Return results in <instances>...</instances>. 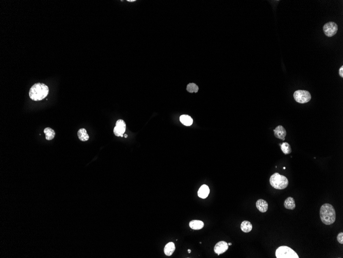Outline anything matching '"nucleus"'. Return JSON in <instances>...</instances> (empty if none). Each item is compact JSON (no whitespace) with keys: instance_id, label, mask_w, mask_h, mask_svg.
<instances>
[{"instance_id":"1","label":"nucleus","mask_w":343,"mask_h":258,"mask_svg":"<svg viewBox=\"0 0 343 258\" xmlns=\"http://www.w3.org/2000/svg\"><path fill=\"white\" fill-rule=\"evenodd\" d=\"M49 93V88L45 84L38 82L30 88L29 96L33 101H40L45 98Z\"/></svg>"},{"instance_id":"2","label":"nucleus","mask_w":343,"mask_h":258,"mask_svg":"<svg viewBox=\"0 0 343 258\" xmlns=\"http://www.w3.org/2000/svg\"><path fill=\"white\" fill-rule=\"evenodd\" d=\"M320 217L322 222L325 225H331L336 220V212L332 204H324L320 208Z\"/></svg>"},{"instance_id":"3","label":"nucleus","mask_w":343,"mask_h":258,"mask_svg":"<svg viewBox=\"0 0 343 258\" xmlns=\"http://www.w3.org/2000/svg\"><path fill=\"white\" fill-rule=\"evenodd\" d=\"M270 183L274 189L283 190L288 187L289 181L286 177L278 173H276L270 177Z\"/></svg>"},{"instance_id":"4","label":"nucleus","mask_w":343,"mask_h":258,"mask_svg":"<svg viewBox=\"0 0 343 258\" xmlns=\"http://www.w3.org/2000/svg\"><path fill=\"white\" fill-rule=\"evenodd\" d=\"M276 256L277 258H299L296 252L287 246L279 247L276 250Z\"/></svg>"},{"instance_id":"5","label":"nucleus","mask_w":343,"mask_h":258,"mask_svg":"<svg viewBox=\"0 0 343 258\" xmlns=\"http://www.w3.org/2000/svg\"><path fill=\"white\" fill-rule=\"evenodd\" d=\"M293 97L295 101L301 104L308 103L311 99V95L308 91L301 90L296 91L294 93Z\"/></svg>"},{"instance_id":"6","label":"nucleus","mask_w":343,"mask_h":258,"mask_svg":"<svg viewBox=\"0 0 343 258\" xmlns=\"http://www.w3.org/2000/svg\"><path fill=\"white\" fill-rule=\"evenodd\" d=\"M323 30L327 36L331 37L337 34L338 30V26L335 23L330 22L325 24L323 26Z\"/></svg>"},{"instance_id":"7","label":"nucleus","mask_w":343,"mask_h":258,"mask_svg":"<svg viewBox=\"0 0 343 258\" xmlns=\"http://www.w3.org/2000/svg\"><path fill=\"white\" fill-rule=\"evenodd\" d=\"M126 130V124L122 120H118L116 123V126L114 128V133L116 136L123 137V134Z\"/></svg>"},{"instance_id":"8","label":"nucleus","mask_w":343,"mask_h":258,"mask_svg":"<svg viewBox=\"0 0 343 258\" xmlns=\"http://www.w3.org/2000/svg\"><path fill=\"white\" fill-rule=\"evenodd\" d=\"M229 245L225 241H220L216 244L214 247V252L218 255L222 254L228 249Z\"/></svg>"},{"instance_id":"9","label":"nucleus","mask_w":343,"mask_h":258,"mask_svg":"<svg viewBox=\"0 0 343 258\" xmlns=\"http://www.w3.org/2000/svg\"><path fill=\"white\" fill-rule=\"evenodd\" d=\"M274 136L276 138L284 141L287 135L286 130L282 125H279L274 129Z\"/></svg>"},{"instance_id":"10","label":"nucleus","mask_w":343,"mask_h":258,"mask_svg":"<svg viewBox=\"0 0 343 258\" xmlns=\"http://www.w3.org/2000/svg\"><path fill=\"white\" fill-rule=\"evenodd\" d=\"M256 206L258 210L262 213L267 212L268 209V204L266 200L263 199L258 200L256 201Z\"/></svg>"},{"instance_id":"11","label":"nucleus","mask_w":343,"mask_h":258,"mask_svg":"<svg viewBox=\"0 0 343 258\" xmlns=\"http://www.w3.org/2000/svg\"><path fill=\"white\" fill-rule=\"evenodd\" d=\"M210 189L208 185H203L200 187L198 191V195L200 198H206L209 194Z\"/></svg>"},{"instance_id":"12","label":"nucleus","mask_w":343,"mask_h":258,"mask_svg":"<svg viewBox=\"0 0 343 258\" xmlns=\"http://www.w3.org/2000/svg\"><path fill=\"white\" fill-rule=\"evenodd\" d=\"M189 226L192 229L200 230L204 227V223L201 220H193L190 222Z\"/></svg>"},{"instance_id":"13","label":"nucleus","mask_w":343,"mask_h":258,"mask_svg":"<svg viewBox=\"0 0 343 258\" xmlns=\"http://www.w3.org/2000/svg\"><path fill=\"white\" fill-rule=\"evenodd\" d=\"M175 250V244L173 242H170L165 245L164 248V252L165 255L168 256H171Z\"/></svg>"},{"instance_id":"14","label":"nucleus","mask_w":343,"mask_h":258,"mask_svg":"<svg viewBox=\"0 0 343 258\" xmlns=\"http://www.w3.org/2000/svg\"><path fill=\"white\" fill-rule=\"evenodd\" d=\"M284 206L287 209L294 210L295 208V203L294 198L292 197H289L287 198L284 202Z\"/></svg>"},{"instance_id":"15","label":"nucleus","mask_w":343,"mask_h":258,"mask_svg":"<svg viewBox=\"0 0 343 258\" xmlns=\"http://www.w3.org/2000/svg\"><path fill=\"white\" fill-rule=\"evenodd\" d=\"M179 119L181 123L187 126H191L193 123V121L192 117L188 115H186V114L182 115L180 117Z\"/></svg>"},{"instance_id":"16","label":"nucleus","mask_w":343,"mask_h":258,"mask_svg":"<svg viewBox=\"0 0 343 258\" xmlns=\"http://www.w3.org/2000/svg\"><path fill=\"white\" fill-rule=\"evenodd\" d=\"M44 133L45 135V139L47 140H52L54 139L55 137L56 133L54 129L50 127H46L44 130Z\"/></svg>"},{"instance_id":"17","label":"nucleus","mask_w":343,"mask_h":258,"mask_svg":"<svg viewBox=\"0 0 343 258\" xmlns=\"http://www.w3.org/2000/svg\"><path fill=\"white\" fill-rule=\"evenodd\" d=\"M78 136L81 141H87L89 139V136L84 128H81L78 132Z\"/></svg>"},{"instance_id":"18","label":"nucleus","mask_w":343,"mask_h":258,"mask_svg":"<svg viewBox=\"0 0 343 258\" xmlns=\"http://www.w3.org/2000/svg\"><path fill=\"white\" fill-rule=\"evenodd\" d=\"M241 228L244 232H250L252 229V224L248 220H244L241 224Z\"/></svg>"},{"instance_id":"19","label":"nucleus","mask_w":343,"mask_h":258,"mask_svg":"<svg viewBox=\"0 0 343 258\" xmlns=\"http://www.w3.org/2000/svg\"><path fill=\"white\" fill-rule=\"evenodd\" d=\"M281 147V149L282 151L283 152V154L285 155H288V154H291L292 152V149H291V146L287 142H283L282 144H281L280 145Z\"/></svg>"},{"instance_id":"20","label":"nucleus","mask_w":343,"mask_h":258,"mask_svg":"<svg viewBox=\"0 0 343 258\" xmlns=\"http://www.w3.org/2000/svg\"><path fill=\"white\" fill-rule=\"evenodd\" d=\"M198 85H196V84H194V83H190V84H188L187 87V90L190 93H193V92L196 93V92H198Z\"/></svg>"},{"instance_id":"21","label":"nucleus","mask_w":343,"mask_h":258,"mask_svg":"<svg viewBox=\"0 0 343 258\" xmlns=\"http://www.w3.org/2000/svg\"><path fill=\"white\" fill-rule=\"evenodd\" d=\"M337 240L340 244H343V233L340 232L337 236Z\"/></svg>"},{"instance_id":"22","label":"nucleus","mask_w":343,"mask_h":258,"mask_svg":"<svg viewBox=\"0 0 343 258\" xmlns=\"http://www.w3.org/2000/svg\"><path fill=\"white\" fill-rule=\"evenodd\" d=\"M339 74L341 77H343V66H341L339 70Z\"/></svg>"},{"instance_id":"23","label":"nucleus","mask_w":343,"mask_h":258,"mask_svg":"<svg viewBox=\"0 0 343 258\" xmlns=\"http://www.w3.org/2000/svg\"><path fill=\"white\" fill-rule=\"evenodd\" d=\"M128 2H135V0H128Z\"/></svg>"},{"instance_id":"24","label":"nucleus","mask_w":343,"mask_h":258,"mask_svg":"<svg viewBox=\"0 0 343 258\" xmlns=\"http://www.w3.org/2000/svg\"><path fill=\"white\" fill-rule=\"evenodd\" d=\"M125 136V138H126L128 137V135H126V134H125V136Z\"/></svg>"},{"instance_id":"25","label":"nucleus","mask_w":343,"mask_h":258,"mask_svg":"<svg viewBox=\"0 0 343 258\" xmlns=\"http://www.w3.org/2000/svg\"><path fill=\"white\" fill-rule=\"evenodd\" d=\"M187 251L189 252V253H191V250L190 249H188Z\"/></svg>"},{"instance_id":"26","label":"nucleus","mask_w":343,"mask_h":258,"mask_svg":"<svg viewBox=\"0 0 343 258\" xmlns=\"http://www.w3.org/2000/svg\"><path fill=\"white\" fill-rule=\"evenodd\" d=\"M228 245H230H230H232V243H229Z\"/></svg>"}]
</instances>
